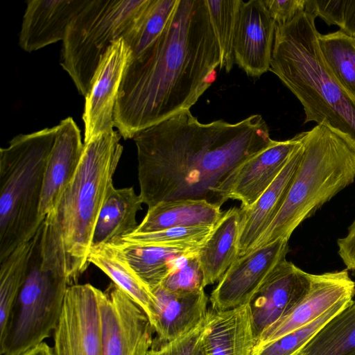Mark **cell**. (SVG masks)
<instances>
[{
    "mask_svg": "<svg viewBox=\"0 0 355 355\" xmlns=\"http://www.w3.org/2000/svg\"><path fill=\"white\" fill-rule=\"evenodd\" d=\"M139 196L148 207L164 201L216 203L214 190L241 162L272 142L260 114L236 123H203L190 110L135 135Z\"/></svg>",
    "mask_w": 355,
    "mask_h": 355,
    "instance_id": "cell-1",
    "label": "cell"
},
{
    "mask_svg": "<svg viewBox=\"0 0 355 355\" xmlns=\"http://www.w3.org/2000/svg\"><path fill=\"white\" fill-rule=\"evenodd\" d=\"M220 53L206 0H178L160 36L128 62L114 112L124 139L183 110L211 85Z\"/></svg>",
    "mask_w": 355,
    "mask_h": 355,
    "instance_id": "cell-2",
    "label": "cell"
},
{
    "mask_svg": "<svg viewBox=\"0 0 355 355\" xmlns=\"http://www.w3.org/2000/svg\"><path fill=\"white\" fill-rule=\"evenodd\" d=\"M354 180L355 142L327 124L306 131L301 157L283 203L250 252L277 240H289L302 221Z\"/></svg>",
    "mask_w": 355,
    "mask_h": 355,
    "instance_id": "cell-5",
    "label": "cell"
},
{
    "mask_svg": "<svg viewBox=\"0 0 355 355\" xmlns=\"http://www.w3.org/2000/svg\"><path fill=\"white\" fill-rule=\"evenodd\" d=\"M21 355H54L53 347L43 342Z\"/></svg>",
    "mask_w": 355,
    "mask_h": 355,
    "instance_id": "cell-40",
    "label": "cell"
},
{
    "mask_svg": "<svg viewBox=\"0 0 355 355\" xmlns=\"http://www.w3.org/2000/svg\"><path fill=\"white\" fill-rule=\"evenodd\" d=\"M315 18L303 11L287 24L277 26L269 71L300 102L304 123L329 125L355 142V96L325 64Z\"/></svg>",
    "mask_w": 355,
    "mask_h": 355,
    "instance_id": "cell-4",
    "label": "cell"
},
{
    "mask_svg": "<svg viewBox=\"0 0 355 355\" xmlns=\"http://www.w3.org/2000/svg\"><path fill=\"white\" fill-rule=\"evenodd\" d=\"M41 226L33 239L28 272L0 330L1 355H21L54 333L62 312L68 279L46 266L41 253Z\"/></svg>",
    "mask_w": 355,
    "mask_h": 355,
    "instance_id": "cell-7",
    "label": "cell"
},
{
    "mask_svg": "<svg viewBox=\"0 0 355 355\" xmlns=\"http://www.w3.org/2000/svg\"><path fill=\"white\" fill-rule=\"evenodd\" d=\"M277 26L287 24L304 11L306 0H263Z\"/></svg>",
    "mask_w": 355,
    "mask_h": 355,
    "instance_id": "cell-37",
    "label": "cell"
},
{
    "mask_svg": "<svg viewBox=\"0 0 355 355\" xmlns=\"http://www.w3.org/2000/svg\"><path fill=\"white\" fill-rule=\"evenodd\" d=\"M131 58L130 47L123 38H120L108 49L98 64L85 96L83 114L84 142L102 132L113 130L118 93Z\"/></svg>",
    "mask_w": 355,
    "mask_h": 355,
    "instance_id": "cell-13",
    "label": "cell"
},
{
    "mask_svg": "<svg viewBox=\"0 0 355 355\" xmlns=\"http://www.w3.org/2000/svg\"><path fill=\"white\" fill-rule=\"evenodd\" d=\"M32 246L33 239L19 245L0 263V330L5 327L27 277Z\"/></svg>",
    "mask_w": 355,
    "mask_h": 355,
    "instance_id": "cell-30",
    "label": "cell"
},
{
    "mask_svg": "<svg viewBox=\"0 0 355 355\" xmlns=\"http://www.w3.org/2000/svg\"><path fill=\"white\" fill-rule=\"evenodd\" d=\"M340 30L355 38V0H345L343 21Z\"/></svg>",
    "mask_w": 355,
    "mask_h": 355,
    "instance_id": "cell-39",
    "label": "cell"
},
{
    "mask_svg": "<svg viewBox=\"0 0 355 355\" xmlns=\"http://www.w3.org/2000/svg\"><path fill=\"white\" fill-rule=\"evenodd\" d=\"M214 227H178L150 233H132L121 241L139 244L201 246L211 233Z\"/></svg>",
    "mask_w": 355,
    "mask_h": 355,
    "instance_id": "cell-33",
    "label": "cell"
},
{
    "mask_svg": "<svg viewBox=\"0 0 355 355\" xmlns=\"http://www.w3.org/2000/svg\"><path fill=\"white\" fill-rule=\"evenodd\" d=\"M205 319L182 336L159 346H151L147 355H196L201 344Z\"/></svg>",
    "mask_w": 355,
    "mask_h": 355,
    "instance_id": "cell-35",
    "label": "cell"
},
{
    "mask_svg": "<svg viewBox=\"0 0 355 355\" xmlns=\"http://www.w3.org/2000/svg\"><path fill=\"white\" fill-rule=\"evenodd\" d=\"M98 288L71 285L53 333L54 355H103Z\"/></svg>",
    "mask_w": 355,
    "mask_h": 355,
    "instance_id": "cell-10",
    "label": "cell"
},
{
    "mask_svg": "<svg viewBox=\"0 0 355 355\" xmlns=\"http://www.w3.org/2000/svg\"><path fill=\"white\" fill-rule=\"evenodd\" d=\"M196 355H204L201 347V344Z\"/></svg>",
    "mask_w": 355,
    "mask_h": 355,
    "instance_id": "cell-41",
    "label": "cell"
},
{
    "mask_svg": "<svg viewBox=\"0 0 355 355\" xmlns=\"http://www.w3.org/2000/svg\"><path fill=\"white\" fill-rule=\"evenodd\" d=\"M55 127V140L46 165L40 206V216L44 220L76 172L85 146L80 130L71 117L62 120Z\"/></svg>",
    "mask_w": 355,
    "mask_h": 355,
    "instance_id": "cell-17",
    "label": "cell"
},
{
    "mask_svg": "<svg viewBox=\"0 0 355 355\" xmlns=\"http://www.w3.org/2000/svg\"><path fill=\"white\" fill-rule=\"evenodd\" d=\"M178 0H147L131 28L123 37L131 59L141 55L166 28Z\"/></svg>",
    "mask_w": 355,
    "mask_h": 355,
    "instance_id": "cell-28",
    "label": "cell"
},
{
    "mask_svg": "<svg viewBox=\"0 0 355 355\" xmlns=\"http://www.w3.org/2000/svg\"><path fill=\"white\" fill-rule=\"evenodd\" d=\"M56 127L13 137L0 150V263L31 241L40 216L44 175Z\"/></svg>",
    "mask_w": 355,
    "mask_h": 355,
    "instance_id": "cell-6",
    "label": "cell"
},
{
    "mask_svg": "<svg viewBox=\"0 0 355 355\" xmlns=\"http://www.w3.org/2000/svg\"><path fill=\"white\" fill-rule=\"evenodd\" d=\"M304 134L297 133L284 141L274 140L236 166L214 190L216 203L221 207L229 200H237L241 202V208L252 206L277 177Z\"/></svg>",
    "mask_w": 355,
    "mask_h": 355,
    "instance_id": "cell-11",
    "label": "cell"
},
{
    "mask_svg": "<svg viewBox=\"0 0 355 355\" xmlns=\"http://www.w3.org/2000/svg\"><path fill=\"white\" fill-rule=\"evenodd\" d=\"M199 249L181 256L160 286L170 291L204 289L202 272L198 258Z\"/></svg>",
    "mask_w": 355,
    "mask_h": 355,
    "instance_id": "cell-34",
    "label": "cell"
},
{
    "mask_svg": "<svg viewBox=\"0 0 355 355\" xmlns=\"http://www.w3.org/2000/svg\"><path fill=\"white\" fill-rule=\"evenodd\" d=\"M112 245L118 249L150 291L162 284L181 256L201 247L184 244H139L124 241Z\"/></svg>",
    "mask_w": 355,
    "mask_h": 355,
    "instance_id": "cell-25",
    "label": "cell"
},
{
    "mask_svg": "<svg viewBox=\"0 0 355 355\" xmlns=\"http://www.w3.org/2000/svg\"><path fill=\"white\" fill-rule=\"evenodd\" d=\"M355 295V282L348 270L311 274L310 287L304 297L285 315L267 327L256 344L278 338L314 321L338 302Z\"/></svg>",
    "mask_w": 355,
    "mask_h": 355,
    "instance_id": "cell-14",
    "label": "cell"
},
{
    "mask_svg": "<svg viewBox=\"0 0 355 355\" xmlns=\"http://www.w3.org/2000/svg\"><path fill=\"white\" fill-rule=\"evenodd\" d=\"M302 141L259 199L250 207H240L241 223L238 241V257L250 251L279 211L298 165Z\"/></svg>",
    "mask_w": 355,
    "mask_h": 355,
    "instance_id": "cell-21",
    "label": "cell"
},
{
    "mask_svg": "<svg viewBox=\"0 0 355 355\" xmlns=\"http://www.w3.org/2000/svg\"><path fill=\"white\" fill-rule=\"evenodd\" d=\"M295 355H302V354H300V353H297V354H296Z\"/></svg>",
    "mask_w": 355,
    "mask_h": 355,
    "instance_id": "cell-42",
    "label": "cell"
},
{
    "mask_svg": "<svg viewBox=\"0 0 355 355\" xmlns=\"http://www.w3.org/2000/svg\"><path fill=\"white\" fill-rule=\"evenodd\" d=\"M242 0H206L211 24L220 53V69L230 72L235 63L234 40Z\"/></svg>",
    "mask_w": 355,
    "mask_h": 355,
    "instance_id": "cell-31",
    "label": "cell"
},
{
    "mask_svg": "<svg viewBox=\"0 0 355 355\" xmlns=\"http://www.w3.org/2000/svg\"><path fill=\"white\" fill-rule=\"evenodd\" d=\"M88 261L103 271L112 282L134 300L146 312L153 327L156 317L154 295L118 249L112 244L91 247Z\"/></svg>",
    "mask_w": 355,
    "mask_h": 355,
    "instance_id": "cell-26",
    "label": "cell"
},
{
    "mask_svg": "<svg viewBox=\"0 0 355 355\" xmlns=\"http://www.w3.org/2000/svg\"><path fill=\"white\" fill-rule=\"evenodd\" d=\"M345 0H306L304 11L320 17L328 25H343Z\"/></svg>",
    "mask_w": 355,
    "mask_h": 355,
    "instance_id": "cell-36",
    "label": "cell"
},
{
    "mask_svg": "<svg viewBox=\"0 0 355 355\" xmlns=\"http://www.w3.org/2000/svg\"><path fill=\"white\" fill-rule=\"evenodd\" d=\"M255 345L248 304L207 311L201 340L204 355H252Z\"/></svg>",
    "mask_w": 355,
    "mask_h": 355,
    "instance_id": "cell-20",
    "label": "cell"
},
{
    "mask_svg": "<svg viewBox=\"0 0 355 355\" xmlns=\"http://www.w3.org/2000/svg\"><path fill=\"white\" fill-rule=\"evenodd\" d=\"M288 240H277L239 257L212 291L211 309L225 311L248 304L273 268L286 259Z\"/></svg>",
    "mask_w": 355,
    "mask_h": 355,
    "instance_id": "cell-12",
    "label": "cell"
},
{
    "mask_svg": "<svg viewBox=\"0 0 355 355\" xmlns=\"http://www.w3.org/2000/svg\"><path fill=\"white\" fill-rule=\"evenodd\" d=\"M338 254L346 269L355 272V220L348 228L347 234L337 241Z\"/></svg>",
    "mask_w": 355,
    "mask_h": 355,
    "instance_id": "cell-38",
    "label": "cell"
},
{
    "mask_svg": "<svg viewBox=\"0 0 355 355\" xmlns=\"http://www.w3.org/2000/svg\"><path fill=\"white\" fill-rule=\"evenodd\" d=\"M277 25L263 0L241 3L234 40L235 63L259 78L270 70Z\"/></svg>",
    "mask_w": 355,
    "mask_h": 355,
    "instance_id": "cell-16",
    "label": "cell"
},
{
    "mask_svg": "<svg viewBox=\"0 0 355 355\" xmlns=\"http://www.w3.org/2000/svg\"><path fill=\"white\" fill-rule=\"evenodd\" d=\"M241 223L240 208L223 211L221 218L198 251L203 286L219 281L238 258V241Z\"/></svg>",
    "mask_w": 355,
    "mask_h": 355,
    "instance_id": "cell-22",
    "label": "cell"
},
{
    "mask_svg": "<svg viewBox=\"0 0 355 355\" xmlns=\"http://www.w3.org/2000/svg\"><path fill=\"white\" fill-rule=\"evenodd\" d=\"M310 284L311 274L286 259L273 268L248 303L256 340L304 297Z\"/></svg>",
    "mask_w": 355,
    "mask_h": 355,
    "instance_id": "cell-15",
    "label": "cell"
},
{
    "mask_svg": "<svg viewBox=\"0 0 355 355\" xmlns=\"http://www.w3.org/2000/svg\"><path fill=\"white\" fill-rule=\"evenodd\" d=\"M147 0H89L62 41L60 64L78 92L87 96L108 49L123 38Z\"/></svg>",
    "mask_w": 355,
    "mask_h": 355,
    "instance_id": "cell-8",
    "label": "cell"
},
{
    "mask_svg": "<svg viewBox=\"0 0 355 355\" xmlns=\"http://www.w3.org/2000/svg\"><path fill=\"white\" fill-rule=\"evenodd\" d=\"M353 302V298L345 299L308 324L271 341L256 344L252 355H295L331 318Z\"/></svg>",
    "mask_w": 355,
    "mask_h": 355,
    "instance_id": "cell-32",
    "label": "cell"
},
{
    "mask_svg": "<svg viewBox=\"0 0 355 355\" xmlns=\"http://www.w3.org/2000/svg\"><path fill=\"white\" fill-rule=\"evenodd\" d=\"M318 43L330 72L355 96V38L338 30L327 34L319 33Z\"/></svg>",
    "mask_w": 355,
    "mask_h": 355,
    "instance_id": "cell-29",
    "label": "cell"
},
{
    "mask_svg": "<svg viewBox=\"0 0 355 355\" xmlns=\"http://www.w3.org/2000/svg\"><path fill=\"white\" fill-rule=\"evenodd\" d=\"M297 353L355 355V301L331 318Z\"/></svg>",
    "mask_w": 355,
    "mask_h": 355,
    "instance_id": "cell-27",
    "label": "cell"
},
{
    "mask_svg": "<svg viewBox=\"0 0 355 355\" xmlns=\"http://www.w3.org/2000/svg\"><path fill=\"white\" fill-rule=\"evenodd\" d=\"M89 0H28L22 19L19 45L26 52L63 41L77 13Z\"/></svg>",
    "mask_w": 355,
    "mask_h": 355,
    "instance_id": "cell-18",
    "label": "cell"
},
{
    "mask_svg": "<svg viewBox=\"0 0 355 355\" xmlns=\"http://www.w3.org/2000/svg\"><path fill=\"white\" fill-rule=\"evenodd\" d=\"M142 203L132 187L116 189L111 185L95 225L91 247L116 244L134 233L139 225L136 215Z\"/></svg>",
    "mask_w": 355,
    "mask_h": 355,
    "instance_id": "cell-23",
    "label": "cell"
},
{
    "mask_svg": "<svg viewBox=\"0 0 355 355\" xmlns=\"http://www.w3.org/2000/svg\"><path fill=\"white\" fill-rule=\"evenodd\" d=\"M112 130L84 142L76 172L41 225L44 264L71 285L87 268L95 225L123 153Z\"/></svg>",
    "mask_w": 355,
    "mask_h": 355,
    "instance_id": "cell-3",
    "label": "cell"
},
{
    "mask_svg": "<svg viewBox=\"0 0 355 355\" xmlns=\"http://www.w3.org/2000/svg\"><path fill=\"white\" fill-rule=\"evenodd\" d=\"M103 355H147L155 333L143 309L114 282L99 293Z\"/></svg>",
    "mask_w": 355,
    "mask_h": 355,
    "instance_id": "cell-9",
    "label": "cell"
},
{
    "mask_svg": "<svg viewBox=\"0 0 355 355\" xmlns=\"http://www.w3.org/2000/svg\"><path fill=\"white\" fill-rule=\"evenodd\" d=\"M155 301L152 346L174 340L199 325L206 318L208 297L204 289L170 291L159 286L151 291Z\"/></svg>",
    "mask_w": 355,
    "mask_h": 355,
    "instance_id": "cell-19",
    "label": "cell"
},
{
    "mask_svg": "<svg viewBox=\"0 0 355 355\" xmlns=\"http://www.w3.org/2000/svg\"><path fill=\"white\" fill-rule=\"evenodd\" d=\"M223 213L220 206L206 200L160 202L148 208L134 233H150L178 227H214Z\"/></svg>",
    "mask_w": 355,
    "mask_h": 355,
    "instance_id": "cell-24",
    "label": "cell"
}]
</instances>
